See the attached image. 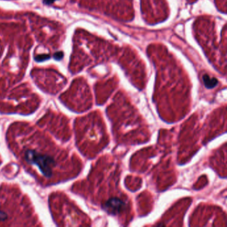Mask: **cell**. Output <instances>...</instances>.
<instances>
[{"label": "cell", "mask_w": 227, "mask_h": 227, "mask_svg": "<svg viewBox=\"0 0 227 227\" xmlns=\"http://www.w3.org/2000/svg\"><path fill=\"white\" fill-rule=\"evenodd\" d=\"M24 159L27 163L38 168L46 177L50 178L52 176L56 161L53 157L48 153L36 149H27L24 153Z\"/></svg>", "instance_id": "cell-1"}, {"label": "cell", "mask_w": 227, "mask_h": 227, "mask_svg": "<svg viewBox=\"0 0 227 227\" xmlns=\"http://www.w3.org/2000/svg\"><path fill=\"white\" fill-rule=\"evenodd\" d=\"M126 207V203L118 197H111L105 202L103 208L111 215H117L122 212Z\"/></svg>", "instance_id": "cell-2"}, {"label": "cell", "mask_w": 227, "mask_h": 227, "mask_svg": "<svg viewBox=\"0 0 227 227\" xmlns=\"http://www.w3.org/2000/svg\"><path fill=\"white\" fill-rule=\"evenodd\" d=\"M204 84L207 89H212L218 84V80L214 77H210L208 75H204L202 77Z\"/></svg>", "instance_id": "cell-3"}, {"label": "cell", "mask_w": 227, "mask_h": 227, "mask_svg": "<svg viewBox=\"0 0 227 227\" xmlns=\"http://www.w3.org/2000/svg\"><path fill=\"white\" fill-rule=\"evenodd\" d=\"M51 58V56L49 54H41V55H38L35 57V61L37 62H43L45 61H47L48 59H49Z\"/></svg>", "instance_id": "cell-4"}, {"label": "cell", "mask_w": 227, "mask_h": 227, "mask_svg": "<svg viewBox=\"0 0 227 227\" xmlns=\"http://www.w3.org/2000/svg\"><path fill=\"white\" fill-rule=\"evenodd\" d=\"M63 56H64V55L62 51H57V52L55 53L53 55L54 59L57 61L61 60L63 58Z\"/></svg>", "instance_id": "cell-5"}, {"label": "cell", "mask_w": 227, "mask_h": 227, "mask_svg": "<svg viewBox=\"0 0 227 227\" xmlns=\"http://www.w3.org/2000/svg\"><path fill=\"white\" fill-rule=\"evenodd\" d=\"M56 1V0H43V2L44 4H46V5H51Z\"/></svg>", "instance_id": "cell-6"}]
</instances>
